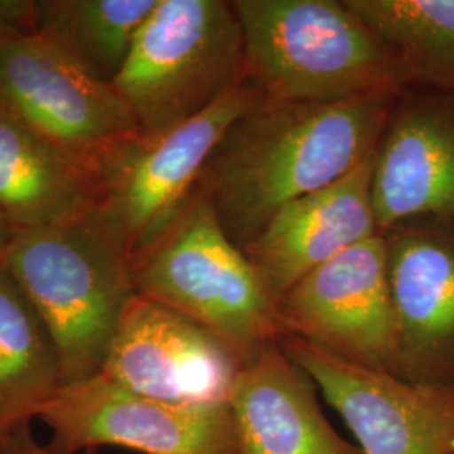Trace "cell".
Returning <instances> with one entry per match:
<instances>
[{
    "label": "cell",
    "mask_w": 454,
    "mask_h": 454,
    "mask_svg": "<svg viewBox=\"0 0 454 454\" xmlns=\"http://www.w3.org/2000/svg\"><path fill=\"white\" fill-rule=\"evenodd\" d=\"M14 234H16V229L0 214V264L4 262L9 246L14 239Z\"/></svg>",
    "instance_id": "obj_22"
},
{
    "label": "cell",
    "mask_w": 454,
    "mask_h": 454,
    "mask_svg": "<svg viewBox=\"0 0 454 454\" xmlns=\"http://www.w3.org/2000/svg\"><path fill=\"white\" fill-rule=\"evenodd\" d=\"M278 313L283 337L394 373L397 332L384 236L375 234L313 270L278 300Z\"/></svg>",
    "instance_id": "obj_9"
},
{
    "label": "cell",
    "mask_w": 454,
    "mask_h": 454,
    "mask_svg": "<svg viewBox=\"0 0 454 454\" xmlns=\"http://www.w3.org/2000/svg\"><path fill=\"white\" fill-rule=\"evenodd\" d=\"M37 419L49 448L80 454L120 446L144 454H238L229 406H182L123 389L103 375L63 386Z\"/></svg>",
    "instance_id": "obj_8"
},
{
    "label": "cell",
    "mask_w": 454,
    "mask_h": 454,
    "mask_svg": "<svg viewBox=\"0 0 454 454\" xmlns=\"http://www.w3.org/2000/svg\"><path fill=\"white\" fill-rule=\"evenodd\" d=\"M399 93L337 103L261 98L236 118L199 182L229 239L244 251L283 207L372 159Z\"/></svg>",
    "instance_id": "obj_1"
},
{
    "label": "cell",
    "mask_w": 454,
    "mask_h": 454,
    "mask_svg": "<svg viewBox=\"0 0 454 454\" xmlns=\"http://www.w3.org/2000/svg\"><path fill=\"white\" fill-rule=\"evenodd\" d=\"M373 157L345 179L283 207L244 249L278 300L345 249L380 234L373 212Z\"/></svg>",
    "instance_id": "obj_14"
},
{
    "label": "cell",
    "mask_w": 454,
    "mask_h": 454,
    "mask_svg": "<svg viewBox=\"0 0 454 454\" xmlns=\"http://www.w3.org/2000/svg\"><path fill=\"white\" fill-rule=\"evenodd\" d=\"M232 0H159L114 82L144 133L182 125L244 86Z\"/></svg>",
    "instance_id": "obj_5"
},
{
    "label": "cell",
    "mask_w": 454,
    "mask_h": 454,
    "mask_svg": "<svg viewBox=\"0 0 454 454\" xmlns=\"http://www.w3.org/2000/svg\"><path fill=\"white\" fill-rule=\"evenodd\" d=\"M61 387V364L48 328L2 262L0 442L31 427Z\"/></svg>",
    "instance_id": "obj_17"
},
{
    "label": "cell",
    "mask_w": 454,
    "mask_h": 454,
    "mask_svg": "<svg viewBox=\"0 0 454 454\" xmlns=\"http://www.w3.org/2000/svg\"><path fill=\"white\" fill-rule=\"evenodd\" d=\"M0 108L91 174L110 146L140 131L114 84L37 33L0 44Z\"/></svg>",
    "instance_id": "obj_7"
},
{
    "label": "cell",
    "mask_w": 454,
    "mask_h": 454,
    "mask_svg": "<svg viewBox=\"0 0 454 454\" xmlns=\"http://www.w3.org/2000/svg\"><path fill=\"white\" fill-rule=\"evenodd\" d=\"M239 369L209 332L135 293L99 375L172 404L227 406Z\"/></svg>",
    "instance_id": "obj_11"
},
{
    "label": "cell",
    "mask_w": 454,
    "mask_h": 454,
    "mask_svg": "<svg viewBox=\"0 0 454 454\" xmlns=\"http://www.w3.org/2000/svg\"><path fill=\"white\" fill-rule=\"evenodd\" d=\"M394 51L404 88L454 95V0H347Z\"/></svg>",
    "instance_id": "obj_19"
},
{
    "label": "cell",
    "mask_w": 454,
    "mask_h": 454,
    "mask_svg": "<svg viewBox=\"0 0 454 454\" xmlns=\"http://www.w3.org/2000/svg\"><path fill=\"white\" fill-rule=\"evenodd\" d=\"M4 266L48 328L63 386L99 375L135 288L130 254L97 209L16 231Z\"/></svg>",
    "instance_id": "obj_3"
},
{
    "label": "cell",
    "mask_w": 454,
    "mask_h": 454,
    "mask_svg": "<svg viewBox=\"0 0 454 454\" xmlns=\"http://www.w3.org/2000/svg\"><path fill=\"white\" fill-rule=\"evenodd\" d=\"M318 389L279 341L239 369L227 406L238 454H362L325 418Z\"/></svg>",
    "instance_id": "obj_15"
},
{
    "label": "cell",
    "mask_w": 454,
    "mask_h": 454,
    "mask_svg": "<svg viewBox=\"0 0 454 454\" xmlns=\"http://www.w3.org/2000/svg\"><path fill=\"white\" fill-rule=\"evenodd\" d=\"M244 86L270 101L337 103L404 90L389 44L347 0H232Z\"/></svg>",
    "instance_id": "obj_2"
},
{
    "label": "cell",
    "mask_w": 454,
    "mask_h": 454,
    "mask_svg": "<svg viewBox=\"0 0 454 454\" xmlns=\"http://www.w3.org/2000/svg\"><path fill=\"white\" fill-rule=\"evenodd\" d=\"M382 236L397 332L394 373L454 387V224L411 221Z\"/></svg>",
    "instance_id": "obj_12"
},
{
    "label": "cell",
    "mask_w": 454,
    "mask_h": 454,
    "mask_svg": "<svg viewBox=\"0 0 454 454\" xmlns=\"http://www.w3.org/2000/svg\"><path fill=\"white\" fill-rule=\"evenodd\" d=\"M159 0H34V33L114 84Z\"/></svg>",
    "instance_id": "obj_18"
},
{
    "label": "cell",
    "mask_w": 454,
    "mask_h": 454,
    "mask_svg": "<svg viewBox=\"0 0 454 454\" xmlns=\"http://www.w3.org/2000/svg\"><path fill=\"white\" fill-rule=\"evenodd\" d=\"M34 33V0H0V44Z\"/></svg>",
    "instance_id": "obj_20"
},
{
    "label": "cell",
    "mask_w": 454,
    "mask_h": 454,
    "mask_svg": "<svg viewBox=\"0 0 454 454\" xmlns=\"http://www.w3.org/2000/svg\"><path fill=\"white\" fill-rule=\"evenodd\" d=\"M279 345L340 414L362 454H454V387L411 382L293 337Z\"/></svg>",
    "instance_id": "obj_10"
},
{
    "label": "cell",
    "mask_w": 454,
    "mask_h": 454,
    "mask_svg": "<svg viewBox=\"0 0 454 454\" xmlns=\"http://www.w3.org/2000/svg\"><path fill=\"white\" fill-rule=\"evenodd\" d=\"M97 209L90 168L0 108V214L16 231L58 226Z\"/></svg>",
    "instance_id": "obj_16"
},
{
    "label": "cell",
    "mask_w": 454,
    "mask_h": 454,
    "mask_svg": "<svg viewBox=\"0 0 454 454\" xmlns=\"http://www.w3.org/2000/svg\"><path fill=\"white\" fill-rule=\"evenodd\" d=\"M0 454H59L52 451L48 442H39V439L31 431V427H26L16 434L4 439L0 442ZM84 454H93L91 451Z\"/></svg>",
    "instance_id": "obj_21"
},
{
    "label": "cell",
    "mask_w": 454,
    "mask_h": 454,
    "mask_svg": "<svg viewBox=\"0 0 454 454\" xmlns=\"http://www.w3.org/2000/svg\"><path fill=\"white\" fill-rule=\"evenodd\" d=\"M379 232L411 221L454 224V95L404 88L375 150Z\"/></svg>",
    "instance_id": "obj_13"
},
{
    "label": "cell",
    "mask_w": 454,
    "mask_h": 454,
    "mask_svg": "<svg viewBox=\"0 0 454 454\" xmlns=\"http://www.w3.org/2000/svg\"><path fill=\"white\" fill-rule=\"evenodd\" d=\"M130 262L138 296L209 332L241 367L281 340L275 293L229 239L200 187Z\"/></svg>",
    "instance_id": "obj_4"
},
{
    "label": "cell",
    "mask_w": 454,
    "mask_h": 454,
    "mask_svg": "<svg viewBox=\"0 0 454 454\" xmlns=\"http://www.w3.org/2000/svg\"><path fill=\"white\" fill-rule=\"evenodd\" d=\"M261 98L243 86L182 125L137 131L99 157L93 168L97 211L130 258L177 217L223 135Z\"/></svg>",
    "instance_id": "obj_6"
}]
</instances>
